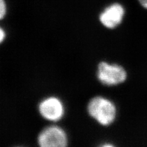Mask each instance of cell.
I'll use <instances>...</instances> for the list:
<instances>
[{"mask_svg":"<svg viewBox=\"0 0 147 147\" xmlns=\"http://www.w3.org/2000/svg\"><path fill=\"white\" fill-rule=\"evenodd\" d=\"M88 111L91 117L103 126H109L112 124L117 115V109L114 104L109 99L100 96L90 100Z\"/></svg>","mask_w":147,"mask_h":147,"instance_id":"cell-1","label":"cell"},{"mask_svg":"<svg viewBox=\"0 0 147 147\" xmlns=\"http://www.w3.org/2000/svg\"><path fill=\"white\" fill-rule=\"evenodd\" d=\"M98 77L102 84L112 86L120 84L127 79V73L122 66L101 62L98 66Z\"/></svg>","mask_w":147,"mask_h":147,"instance_id":"cell-2","label":"cell"},{"mask_svg":"<svg viewBox=\"0 0 147 147\" xmlns=\"http://www.w3.org/2000/svg\"><path fill=\"white\" fill-rule=\"evenodd\" d=\"M38 143L42 147H64L67 145V139L65 132L61 128L51 126L40 132Z\"/></svg>","mask_w":147,"mask_h":147,"instance_id":"cell-3","label":"cell"},{"mask_svg":"<svg viewBox=\"0 0 147 147\" xmlns=\"http://www.w3.org/2000/svg\"><path fill=\"white\" fill-rule=\"evenodd\" d=\"M125 14V9L121 4H110L100 13L99 21L109 29H113L121 24Z\"/></svg>","mask_w":147,"mask_h":147,"instance_id":"cell-4","label":"cell"},{"mask_svg":"<svg viewBox=\"0 0 147 147\" xmlns=\"http://www.w3.org/2000/svg\"><path fill=\"white\" fill-rule=\"evenodd\" d=\"M39 112L45 119L57 121L63 116L64 107L62 102L58 99L49 98L40 104Z\"/></svg>","mask_w":147,"mask_h":147,"instance_id":"cell-5","label":"cell"},{"mask_svg":"<svg viewBox=\"0 0 147 147\" xmlns=\"http://www.w3.org/2000/svg\"><path fill=\"white\" fill-rule=\"evenodd\" d=\"M7 11L6 3L4 0H0V20L3 19L6 16Z\"/></svg>","mask_w":147,"mask_h":147,"instance_id":"cell-6","label":"cell"},{"mask_svg":"<svg viewBox=\"0 0 147 147\" xmlns=\"http://www.w3.org/2000/svg\"><path fill=\"white\" fill-rule=\"evenodd\" d=\"M5 32H4V31L1 28H0V44L4 40V38H5Z\"/></svg>","mask_w":147,"mask_h":147,"instance_id":"cell-7","label":"cell"},{"mask_svg":"<svg viewBox=\"0 0 147 147\" xmlns=\"http://www.w3.org/2000/svg\"><path fill=\"white\" fill-rule=\"evenodd\" d=\"M138 1L142 7L147 9V0H138Z\"/></svg>","mask_w":147,"mask_h":147,"instance_id":"cell-8","label":"cell"}]
</instances>
